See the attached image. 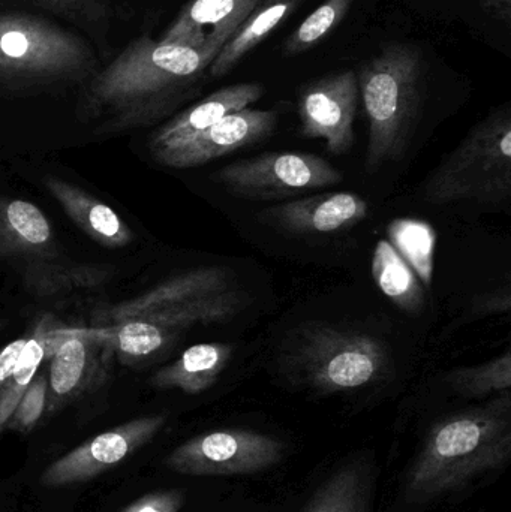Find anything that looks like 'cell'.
<instances>
[{
	"label": "cell",
	"instance_id": "cell-1",
	"mask_svg": "<svg viewBox=\"0 0 511 512\" xmlns=\"http://www.w3.org/2000/svg\"><path fill=\"white\" fill-rule=\"evenodd\" d=\"M216 54V48L141 36L93 75L86 107L119 122L144 119L194 90Z\"/></svg>",
	"mask_w": 511,
	"mask_h": 512
},
{
	"label": "cell",
	"instance_id": "cell-2",
	"mask_svg": "<svg viewBox=\"0 0 511 512\" xmlns=\"http://www.w3.org/2000/svg\"><path fill=\"white\" fill-rule=\"evenodd\" d=\"M511 454V394L449 415L429 429L407 475L408 495L435 498L464 489L507 465Z\"/></svg>",
	"mask_w": 511,
	"mask_h": 512
},
{
	"label": "cell",
	"instance_id": "cell-3",
	"mask_svg": "<svg viewBox=\"0 0 511 512\" xmlns=\"http://www.w3.org/2000/svg\"><path fill=\"white\" fill-rule=\"evenodd\" d=\"M360 98L368 117L366 170L398 161L413 138L425 99V60L413 44L393 42L360 68Z\"/></svg>",
	"mask_w": 511,
	"mask_h": 512
},
{
	"label": "cell",
	"instance_id": "cell-4",
	"mask_svg": "<svg viewBox=\"0 0 511 512\" xmlns=\"http://www.w3.org/2000/svg\"><path fill=\"white\" fill-rule=\"evenodd\" d=\"M279 366L294 384L318 394H336L380 382L392 370V361L378 337L315 321L288 334Z\"/></svg>",
	"mask_w": 511,
	"mask_h": 512
},
{
	"label": "cell",
	"instance_id": "cell-5",
	"mask_svg": "<svg viewBox=\"0 0 511 512\" xmlns=\"http://www.w3.org/2000/svg\"><path fill=\"white\" fill-rule=\"evenodd\" d=\"M511 197V108L477 123L458 147L432 171L423 198L434 206L479 201L501 204Z\"/></svg>",
	"mask_w": 511,
	"mask_h": 512
},
{
	"label": "cell",
	"instance_id": "cell-6",
	"mask_svg": "<svg viewBox=\"0 0 511 512\" xmlns=\"http://www.w3.org/2000/svg\"><path fill=\"white\" fill-rule=\"evenodd\" d=\"M92 48L74 33L36 15L0 12V81L41 86L89 77Z\"/></svg>",
	"mask_w": 511,
	"mask_h": 512
},
{
	"label": "cell",
	"instance_id": "cell-7",
	"mask_svg": "<svg viewBox=\"0 0 511 512\" xmlns=\"http://www.w3.org/2000/svg\"><path fill=\"white\" fill-rule=\"evenodd\" d=\"M225 191L243 200H287L342 182L341 171L312 153L273 152L240 159L213 174Z\"/></svg>",
	"mask_w": 511,
	"mask_h": 512
},
{
	"label": "cell",
	"instance_id": "cell-8",
	"mask_svg": "<svg viewBox=\"0 0 511 512\" xmlns=\"http://www.w3.org/2000/svg\"><path fill=\"white\" fill-rule=\"evenodd\" d=\"M285 444L251 430L203 433L171 451L165 466L191 477H233L266 471L284 459Z\"/></svg>",
	"mask_w": 511,
	"mask_h": 512
},
{
	"label": "cell",
	"instance_id": "cell-9",
	"mask_svg": "<svg viewBox=\"0 0 511 512\" xmlns=\"http://www.w3.org/2000/svg\"><path fill=\"white\" fill-rule=\"evenodd\" d=\"M165 423V415H147L107 430L51 463L42 474L41 483L65 487L95 480L150 444Z\"/></svg>",
	"mask_w": 511,
	"mask_h": 512
},
{
	"label": "cell",
	"instance_id": "cell-10",
	"mask_svg": "<svg viewBox=\"0 0 511 512\" xmlns=\"http://www.w3.org/2000/svg\"><path fill=\"white\" fill-rule=\"evenodd\" d=\"M359 99V83L354 71L338 72L306 84L299 96L303 137L323 140L333 155L350 152Z\"/></svg>",
	"mask_w": 511,
	"mask_h": 512
},
{
	"label": "cell",
	"instance_id": "cell-11",
	"mask_svg": "<svg viewBox=\"0 0 511 512\" xmlns=\"http://www.w3.org/2000/svg\"><path fill=\"white\" fill-rule=\"evenodd\" d=\"M276 123V111L245 108L228 114L194 140L153 156L171 168L198 167L264 140L273 134Z\"/></svg>",
	"mask_w": 511,
	"mask_h": 512
},
{
	"label": "cell",
	"instance_id": "cell-12",
	"mask_svg": "<svg viewBox=\"0 0 511 512\" xmlns=\"http://www.w3.org/2000/svg\"><path fill=\"white\" fill-rule=\"evenodd\" d=\"M369 204L353 192L314 195L269 207L258 215L261 224L293 236L332 234L365 221Z\"/></svg>",
	"mask_w": 511,
	"mask_h": 512
},
{
	"label": "cell",
	"instance_id": "cell-13",
	"mask_svg": "<svg viewBox=\"0 0 511 512\" xmlns=\"http://www.w3.org/2000/svg\"><path fill=\"white\" fill-rule=\"evenodd\" d=\"M230 271L224 267H200L177 274L138 297L101 307L93 313L95 327L120 324L156 310L206 297L230 288Z\"/></svg>",
	"mask_w": 511,
	"mask_h": 512
},
{
	"label": "cell",
	"instance_id": "cell-14",
	"mask_svg": "<svg viewBox=\"0 0 511 512\" xmlns=\"http://www.w3.org/2000/svg\"><path fill=\"white\" fill-rule=\"evenodd\" d=\"M264 0H189L161 41L209 47L222 45Z\"/></svg>",
	"mask_w": 511,
	"mask_h": 512
},
{
	"label": "cell",
	"instance_id": "cell-15",
	"mask_svg": "<svg viewBox=\"0 0 511 512\" xmlns=\"http://www.w3.org/2000/svg\"><path fill=\"white\" fill-rule=\"evenodd\" d=\"M264 96L260 83H240L222 87L165 123L150 138L153 155L182 146L228 114L249 108Z\"/></svg>",
	"mask_w": 511,
	"mask_h": 512
},
{
	"label": "cell",
	"instance_id": "cell-16",
	"mask_svg": "<svg viewBox=\"0 0 511 512\" xmlns=\"http://www.w3.org/2000/svg\"><path fill=\"white\" fill-rule=\"evenodd\" d=\"M98 346L89 328H71V336L51 355L48 415L60 411L98 382V361L93 352Z\"/></svg>",
	"mask_w": 511,
	"mask_h": 512
},
{
	"label": "cell",
	"instance_id": "cell-17",
	"mask_svg": "<svg viewBox=\"0 0 511 512\" xmlns=\"http://www.w3.org/2000/svg\"><path fill=\"white\" fill-rule=\"evenodd\" d=\"M44 185L68 218L93 242L108 249L131 245L134 240L131 228L110 206L57 177H45Z\"/></svg>",
	"mask_w": 511,
	"mask_h": 512
},
{
	"label": "cell",
	"instance_id": "cell-18",
	"mask_svg": "<svg viewBox=\"0 0 511 512\" xmlns=\"http://www.w3.org/2000/svg\"><path fill=\"white\" fill-rule=\"evenodd\" d=\"M56 252L53 228L35 204L0 198V256L51 259Z\"/></svg>",
	"mask_w": 511,
	"mask_h": 512
},
{
	"label": "cell",
	"instance_id": "cell-19",
	"mask_svg": "<svg viewBox=\"0 0 511 512\" xmlns=\"http://www.w3.org/2000/svg\"><path fill=\"white\" fill-rule=\"evenodd\" d=\"M233 348L227 343H200L186 349L174 363L162 367L152 378L158 390L200 394L212 388L230 363Z\"/></svg>",
	"mask_w": 511,
	"mask_h": 512
},
{
	"label": "cell",
	"instance_id": "cell-20",
	"mask_svg": "<svg viewBox=\"0 0 511 512\" xmlns=\"http://www.w3.org/2000/svg\"><path fill=\"white\" fill-rule=\"evenodd\" d=\"M303 0H264L254 12L240 24L233 36L222 45L209 72L213 78L225 77L234 66L242 62L246 54L251 53L264 39L269 38L279 24L284 23Z\"/></svg>",
	"mask_w": 511,
	"mask_h": 512
},
{
	"label": "cell",
	"instance_id": "cell-21",
	"mask_svg": "<svg viewBox=\"0 0 511 512\" xmlns=\"http://www.w3.org/2000/svg\"><path fill=\"white\" fill-rule=\"evenodd\" d=\"M374 469L368 459L353 460L330 475L302 512H369Z\"/></svg>",
	"mask_w": 511,
	"mask_h": 512
},
{
	"label": "cell",
	"instance_id": "cell-22",
	"mask_svg": "<svg viewBox=\"0 0 511 512\" xmlns=\"http://www.w3.org/2000/svg\"><path fill=\"white\" fill-rule=\"evenodd\" d=\"M69 336H71L69 328L53 327L51 321L44 319L39 322L32 336L27 337L14 376L0 390V436L5 432L12 414L17 409L30 382L35 378L42 361L50 360L51 355L65 340H68Z\"/></svg>",
	"mask_w": 511,
	"mask_h": 512
},
{
	"label": "cell",
	"instance_id": "cell-23",
	"mask_svg": "<svg viewBox=\"0 0 511 512\" xmlns=\"http://www.w3.org/2000/svg\"><path fill=\"white\" fill-rule=\"evenodd\" d=\"M111 277L113 267L110 265L36 259L24 270L23 282L29 294L38 298H48L98 288L110 282Z\"/></svg>",
	"mask_w": 511,
	"mask_h": 512
},
{
	"label": "cell",
	"instance_id": "cell-24",
	"mask_svg": "<svg viewBox=\"0 0 511 512\" xmlns=\"http://www.w3.org/2000/svg\"><path fill=\"white\" fill-rule=\"evenodd\" d=\"M372 276L381 292L399 309L422 312L426 298L420 280L387 240H380L375 246Z\"/></svg>",
	"mask_w": 511,
	"mask_h": 512
},
{
	"label": "cell",
	"instance_id": "cell-25",
	"mask_svg": "<svg viewBox=\"0 0 511 512\" xmlns=\"http://www.w3.org/2000/svg\"><path fill=\"white\" fill-rule=\"evenodd\" d=\"M387 236V242L407 262L417 279L429 288L434 279V258L437 248V233L432 225L420 219H395L387 227Z\"/></svg>",
	"mask_w": 511,
	"mask_h": 512
},
{
	"label": "cell",
	"instance_id": "cell-26",
	"mask_svg": "<svg viewBox=\"0 0 511 512\" xmlns=\"http://www.w3.org/2000/svg\"><path fill=\"white\" fill-rule=\"evenodd\" d=\"M446 381L456 394L467 399H480L494 393L510 391V351L503 352L500 357L486 361L480 366L453 370L446 376Z\"/></svg>",
	"mask_w": 511,
	"mask_h": 512
},
{
	"label": "cell",
	"instance_id": "cell-27",
	"mask_svg": "<svg viewBox=\"0 0 511 512\" xmlns=\"http://www.w3.org/2000/svg\"><path fill=\"white\" fill-rule=\"evenodd\" d=\"M353 2L354 0H326L323 5L314 9V12H311L288 36L282 47L284 56H299L317 47L344 21Z\"/></svg>",
	"mask_w": 511,
	"mask_h": 512
},
{
	"label": "cell",
	"instance_id": "cell-28",
	"mask_svg": "<svg viewBox=\"0 0 511 512\" xmlns=\"http://www.w3.org/2000/svg\"><path fill=\"white\" fill-rule=\"evenodd\" d=\"M48 381L44 375L35 376L21 397L12 414L6 430L29 433L35 429L44 412L47 411Z\"/></svg>",
	"mask_w": 511,
	"mask_h": 512
},
{
	"label": "cell",
	"instance_id": "cell-29",
	"mask_svg": "<svg viewBox=\"0 0 511 512\" xmlns=\"http://www.w3.org/2000/svg\"><path fill=\"white\" fill-rule=\"evenodd\" d=\"M183 505H185V493L182 490H156L135 499L120 512H180Z\"/></svg>",
	"mask_w": 511,
	"mask_h": 512
},
{
	"label": "cell",
	"instance_id": "cell-30",
	"mask_svg": "<svg viewBox=\"0 0 511 512\" xmlns=\"http://www.w3.org/2000/svg\"><path fill=\"white\" fill-rule=\"evenodd\" d=\"M42 8L69 17L99 18L104 12V0H32Z\"/></svg>",
	"mask_w": 511,
	"mask_h": 512
},
{
	"label": "cell",
	"instance_id": "cell-31",
	"mask_svg": "<svg viewBox=\"0 0 511 512\" xmlns=\"http://www.w3.org/2000/svg\"><path fill=\"white\" fill-rule=\"evenodd\" d=\"M511 306L510 288L498 289V291L485 292L479 295L471 304V315L488 316L498 313H509Z\"/></svg>",
	"mask_w": 511,
	"mask_h": 512
},
{
	"label": "cell",
	"instance_id": "cell-32",
	"mask_svg": "<svg viewBox=\"0 0 511 512\" xmlns=\"http://www.w3.org/2000/svg\"><path fill=\"white\" fill-rule=\"evenodd\" d=\"M26 340L27 337H21V339L15 340V342L9 343L5 348L0 349V390L14 376Z\"/></svg>",
	"mask_w": 511,
	"mask_h": 512
},
{
	"label": "cell",
	"instance_id": "cell-33",
	"mask_svg": "<svg viewBox=\"0 0 511 512\" xmlns=\"http://www.w3.org/2000/svg\"><path fill=\"white\" fill-rule=\"evenodd\" d=\"M486 14L491 15L500 23L510 26L511 23V0H477Z\"/></svg>",
	"mask_w": 511,
	"mask_h": 512
}]
</instances>
